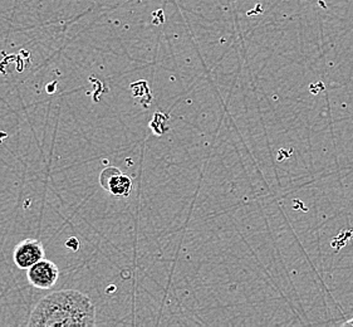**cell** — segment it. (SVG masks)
Instances as JSON below:
<instances>
[{
    "label": "cell",
    "instance_id": "cell-1",
    "mask_svg": "<svg viewBox=\"0 0 353 327\" xmlns=\"http://www.w3.org/2000/svg\"><path fill=\"white\" fill-rule=\"evenodd\" d=\"M96 307L76 290L56 291L41 299L30 315L28 326H93Z\"/></svg>",
    "mask_w": 353,
    "mask_h": 327
},
{
    "label": "cell",
    "instance_id": "cell-2",
    "mask_svg": "<svg viewBox=\"0 0 353 327\" xmlns=\"http://www.w3.org/2000/svg\"><path fill=\"white\" fill-rule=\"evenodd\" d=\"M44 258V248L38 239H24L17 244L13 262L19 270H28Z\"/></svg>",
    "mask_w": 353,
    "mask_h": 327
},
{
    "label": "cell",
    "instance_id": "cell-3",
    "mask_svg": "<svg viewBox=\"0 0 353 327\" xmlns=\"http://www.w3.org/2000/svg\"><path fill=\"white\" fill-rule=\"evenodd\" d=\"M59 277V270L56 264L48 259H41L28 268V279L32 285L39 290H48L53 287Z\"/></svg>",
    "mask_w": 353,
    "mask_h": 327
},
{
    "label": "cell",
    "instance_id": "cell-4",
    "mask_svg": "<svg viewBox=\"0 0 353 327\" xmlns=\"http://www.w3.org/2000/svg\"><path fill=\"white\" fill-rule=\"evenodd\" d=\"M101 184L117 198H126L132 192V180L116 168H107L101 174Z\"/></svg>",
    "mask_w": 353,
    "mask_h": 327
},
{
    "label": "cell",
    "instance_id": "cell-5",
    "mask_svg": "<svg viewBox=\"0 0 353 327\" xmlns=\"http://www.w3.org/2000/svg\"><path fill=\"white\" fill-rule=\"evenodd\" d=\"M342 326H352L353 327V319L351 320L346 321L345 324H342Z\"/></svg>",
    "mask_w": 353,
    "mask_h": 327
}]
</instances>
